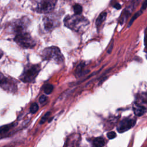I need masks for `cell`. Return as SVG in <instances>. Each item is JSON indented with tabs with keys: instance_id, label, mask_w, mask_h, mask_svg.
Returning <instances> with one entry per match:
<instances>
[{
	"instance_id": "obj_11",
	"label": "cell",
	"mask_w": 147,
	"mask_h": 147,
	"mask_svg": "<svg viewBox=\"0 0 147 147\" xmlns=\"http://www.w3.org/2000/svg\"><path fill=\"white\" fill-rule=\"evenodd\" d=\"M106 16H107L106 12H102L99 14V16H98V17L96 20V25L97 27L99 26L102 24V22L105 20L106 18Z\"/></svg>"
},
{
	"instance_id": "obj_9",
	"label": "cell",
	"mask_w": 147,
	"mask_h": 147,
	"mask_svg": "<svg viewBox=\"0 0 147 147\" xmlns=\"http://www.w3.org/2000/svg\"><path fill=\"white\" fill-rule=\"evenodd\" d=\"M133 110L134 114L137 116H141L145 114L147 111V109L145 107L137 103H135L133 105Z\"/></svg>"
},
{
	"instance_id": "obj_2",
	"label": "cell",
	"mask_w": 147,
	"mask_h": 147,
	"mask_svg": "<svg viewBox=\"0 0 147 147\" xmlns=\"http://www.w3.org/2000/svg\"><path fill=\"white\" fill-rule=\"evenodd\" d=\"M64 24L68 28L76 31L81 32L88 24V21L83 17H67L64 19Z\"/></svg>"
},
{
	"instance_id": "obj_13",
	"label": "cell",
	"mask_w": 147,
	"mask_h": 147,
	"mask_svg": "<svg viewBox=\"0 0 147 147\" xmlns=\"http://www.w3.org/2000/svg\"><path fill=\"white\" fill-rule=\"evenodd\" d=\"M14 126V123H11L0 126V134H4L7 133L11 128L13 127Z\"/></svg>"
},
{
	"instance_id": "obj_16",
	"label": "cell",
	"mask_w": 147,
	"mask_h": 147,
	"mask_svg": "<svg viewBox=\"0 0 147 147\" xmlns=\"http://www.w3.org/2000/svg\"><path fill=\"white\" fill-rule=\"evenodd\" d=\"M141 14H142V10H140V11H137V12L133 16V17L131 18V20L130 21V22H129V23L128 27H129L130 25H131V24H133V21H134L136 18H137Z\"/></svg>"
},
{
	"instance_id": "obj_4",
	"label": "cell",
	"mask_w": 147,
	"mask_h": 147,
	"mask_svg": "<svg viewBox=\"0 0 147 147\" xmlns=\"http://www.w3.org/2000/svg\"><path fill=\"white\" fill-rule=\"evenodd\" d=\"M14 40L18 45L26 49L33 48L36 44L35 40L27 32L16 34Z\"/></svg>"
},
{
	"instance_id": "obj_1",
	"label": "cell",
	"mask_w": 147,
	"mask_h": 147,
	"mask_svg": "<svg viewBox=\"0 0 147 147\" xmlns=\"http://www.w3.org/2000/svg\"><path fill=\"white\" fill-rule=\"evenodd\" d=\"M41 69L39 64H27L20 76V79L25 83H32L34 81Z\"/></svg>"
},
{
	"instance_id": "obj_24",
	"label": "cell",
	"mask_w": 147,
	"mask_h": 147,
	"mask_svg": "<svg viewBox=\"0 0 147 147\" xmlns=\"http://www.w3.org/2000/svg\"><path fill=\"white\" fill-rule=\"evenodd\" d=\"M145 45L146 48H147V34H146L145 37Z\"/></svg>"
},
{
	"instance_id": "obj_18",
	"label": "cell",
	"mask_w": 147,
	"mask_h": 147,
	"mask_svg": "<svg viewBox=\"0 0 147 147\" xmlns=\"http://www.w3.org/2000/svg\"><path fill=\"white\" fill-rule=\"evenodd\" d=\"M84 64H83V63H80L77 67L76 69V74H79L80 75V74L82 73V71L83 70V68H84Z\"/></svg>"
},
{
	"instance_id": "obj_20",
	"label": "cell",
	"mask_w": 147,
	"mask_h": 147,
	"mask_svg": "<svg viewBox=\"0 0 147 147\" xmlns=\"http://www.w3.org/2000/svg\"><path fill=\"white\" fill-rule=\"evenodd\" d=\"M116 133L114 131H110L107 134V137L110 140L116 137Z\"/></svg>"
},
{
	"instance_id": "obj_3",
	"label": "cell",
	"mask_w": 147,
	"mask_h": 147,
	"mask_svg": "<svg viewBox=\"0 0 147 147\" xmlns=\"http://www.w3.org/2000/svg\"><path fill=\"white\" fill-rule=\"evenodd\" d=\"M43 60H53L57 63H61L64 61V57L59 48L50 47L45 48L41 53Z\"/></svg>"
},
{
	"instance_id": "obj_21",
	"label": "cell",
	"mask_w": 147,
	"mask_h": 147,
	"mask_svg": "<svg viewBox=\"0 0 147 147\" xmlns=\"http://www.w3.org/2000/svg\"><path fill=\"white\" fill-rule=\"evenodd\" d=\"M47 99V97L45 96V95H41L40 98H39V102L42 103H44L46 101V100Z\"/></svg>"
},
{
	"instance_id": "obj_19",
	"label": "cell",
	"mask_w": 147,
	"mask_h": 147,
	"mask_svg": "<svg viewBox=\"0 0 147 147\" xmlns=\"http://www.w3.org/2000/svg\"><path fill=\"white\" fill-rule=\"evenodd\" d=\"M50 114H51V113H50L49 111L47 112V113L41 118V120H40V124H43V123L47 120V119L48 118V117H49Z\"/></svg>"
},
{
	"instance_id": "obj_17",
	"label": "cell",
	"mask_w": 147,
	"mask_h": 147,
	"mask_svg": "<svg viewBox=\"0 0 147 147\" xmlns=\"http://www.w3.org/2000/svg\"><path fill=\"white\" fill-rule=\"evenodd\" d=\"M30 112L32 114H34L36 113L37 110H38V106L36 103H33L32 104V105L30 106Z\"/></svg>"
},
{
	"instance_id": "obj_25",
	"label": "cell",
	"mask_w": 147,
	"mask_h": 147,
	"mask_svg": "<svg viewBox=\"0 0 147 147\" xmlns=\"http://www.w3.org/2000/svg\"><path fill=\"white\" fill-rule=\"evenodd\" d=\"M2 55H3V52H2V51L1 50H0V59L2 57Z\"/></svg>"
},
{
	"instance_id": "obj_12",
	"label": "cell",
	"mask_w": 147,
	"mask_h": 147,
	"mask_svg": "<svg viewBox=\"0 0 147 147\" xmlns=\"http://www.w3.org/2000/svg\"><path fill=\"white\" fill-rule=\"evenodd\" d=\"M92 144L95 146H103L105 145V140L102 137H96L94 139Z\"/></svg>"
},
{
	"instance_id": "obj_5",
	"label": "cell",
	"mask_w": 147,
	"mask_h": 147,
	"mask_svg": "<svg viewBox=\"0 0 147 147\" xmlns=\"http://www.w3.org/2000/svg\"><path fill=\"white\" fill-rule=\"evenodd\" d=\"M56 2V0H37L35 10L40 13H50L53 10Z\"/></svg>"
},
{
	"instance_id": "obj_15",
	"label": "cell",
	"mask_w": 147,
	"mask_h": 147,
	"mask_svg": "<svg viewBox=\"0 0 147 147\" xmlns=\"http://www.w3.org/2000/svg\"><path fill=\"white\" fill-rule=\"evenodd\" d=\"M74 11L76 15L80 14L82 11V7L79 4H76L74 6Z\"/></svg>"
},
{
	"instance_id": "obj_7",
	"label": "cell",
	"mask_w": 147,
	"mask_h": 147,
	"mask_svg": "<svg viewBox=\"0 0 147 147\" xmlns=\"http://www.w3.org/2000/svg\"><path fill=\"white\" fill-rule=\"evenodd\" d=\"M29 24V20L26 17L22 18L13 22L12 24V30L15 33L17 34L26 32Z\"/></svg>"
},
{
	"instance_id": "obj_22",
	"label": "cell",
	"mask_w": 147,
	"mask_h": 147,
	"mask_svg": "<svg viewBox=\"0 0 147 147\" xmlns=\"http://www.w3.org/2000/svg\"><path fill=\"white\" fill-rule=\"evenodd\" d=\"M147 7V0H146L142 4V7H141V10H144Z\"/></svg>"
},
{
	"instance_id": "obj_6",
	"label": "cell",
	"mask_w": 147,
	"mask_h": 147,
	"mask_svg": "<svg viewBox=\"0 0 147 147\" xmlns=\"http://www.w3.org/2000/svg\"><path fill=\"white\" fill-rule=\"evenodd\" d=\"M0 87L4 90L14 92L17 91V85L14 80L11 79L7 78L0 72Z\"/></svg>"
},
{
	"instance_id": "obj_10",
	"label": "cell",
	"mask_w": 147,
	"mask_h": 147,
	"mask_svg": "<svg viewBox=\"0 0 147 147\" xmlns=\"http://www.w3.org/2000/svg\"><path fill=\"white\" fill-rule=\"evenodd\" d=\"M43 25L45 30L49 31L52 30L54 26L53 22L48 17H44L43 19Z\"/></svg>"
},
{
	"instance_id": "obj_23",
	"label": "cell",
	"mask_w": 147,
	"mask_h": 147,
	"mask_svg": "<svg viewBox=\"0 0 147 147\" xmlns=\"http://www.w3.org/2000/svg\"><path fill=\"white\" fill-rule=\"evenodd\" d=\"M114 7L116 9H120L121 8V6L120 4L119 3H115L114 5Z\"/></svg>"
},
{
	"instance_id": "obj_14",
	"label": "cell",
	"mask_w": 147,
	"mask_h": 147,
	"mask_svg": "<svg viewBox=\"0 0 147 147\" xmlns=\"http://www.w3.org/2000/svg\"><path fill=\"white\" fill-rule=\"evenodd\" d=\"M42 89L46 94H49L52 92L53 90V86L51 84H46L43 86Z\"/></svg>"
},
{
	"instance_id": "obj_8",
	"label": "cell",
	"mask_w": 147,
	"mask_h": 147,
	"mask_svg": "<svg viewBox=\"0 0 147 147\" xmlns=\"http://www.w3.org/2000/svg\"><path fill=\"white\" fill-rule=\"evenodd\" d=\"M136 122L134 118H127L122 119L117 126V130L119 133H123L133 127Z\"/></svg>"
}]
</instances>
